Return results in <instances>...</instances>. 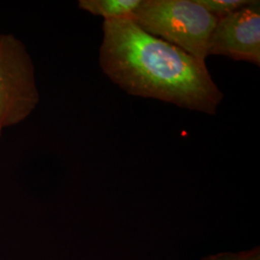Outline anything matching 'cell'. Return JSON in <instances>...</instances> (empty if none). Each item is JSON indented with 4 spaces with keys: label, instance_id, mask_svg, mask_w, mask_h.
Here are the masks:
<instances>
[{
    "label": "cell",
    "instance_id": "6da1fadb",
    "mask_svg": "<svg viewBox=\"0 0 260 260\" xmlns=\"http://www.w3.org/2000/svg\"><path fill=\"white\" fill-rule=\"evenodd\" d=\"M100 66L125 93L215 115L223 93L205 61L145 32L128 19L104 20Z\"/></svg>",
    "mask_w": 260,
    "mask_h": 260
},
{
    "label": "cell",
    "instance_id": "7a4b0ae2",
    "mask_svg": "<svg viewBox=\"0 0 260 260\" xmlns=\"http://www.w3.org/2000/svg\"><path fill=\"white\" fill-rule=\"evenodd\" d=\"M130 19L145 32L204 61L218 21L195 0H142Z\"/></svg>",
    "mask_w": 260,
    "mask_h": 260
},
{
    "label": "cell",
    "instance_id": "3957f363",
    "mask_svg": "<svg viewBox=\"0 0 260 260\" xmlns=\"http://www.w3.org/2000/svg\"><path fill=\"white\" fill-rule=\"evenodd\" d=\"M39 101L34 66L24 45L0 34V132L24 121Z\"/></svg>",
    "mask_w": 260,
    "mask_h": 260
},
{
    "label": "cell",
    "instance_id": "277c9868",
    "mask_svg": "<svg viewBox=\"0 0 260 260\" xmlns=\"http://www.w3.org/2000/svg\"><path fill=\"white\" fill-rule=\"evenodd\" d=\"M207 55L225 56L260 66V2L218 19L210 36Z\"/></svg>",
    "mask_w": 260,
    "mask_h": 260
},
{
    "label": "cell",
    "instance_id": "5b68a950",
    "mask_svg": "<svg viewBox=\"0 0 260 260\" xmlns=\"http://www.w3.org/2000/svg\"><path fill=\"white\" fill-rule=\"evenodd\" d=\"M142 0H79L78 7L104 20L128 19Z\"/></svg>",
    "mask_w": 260,
    "mask_h": 260
},
{
    "label": "cell",
    "instance_id": "8992f818",
    "mask_svg": "<svg viewBox=\"0 0 260 260\" xmlns=\"http://www.w3.org/2000/svg\"><path fill=\"white\" fill-rule=\"evenodd\" d=\"M208 13L218 19L234 13L251 4L252 0H195Z\"/></svg>",
    "mask_w": 260,
    "mask_h": 260
},
{
    "label": "cell",
    "instance_id": "52a82bcc",
    "mask_svg": "<svg viewBox=\"0 0 260 260\" xmlns=\"http://www.w3.org/2000/svg\"><path fill=\"white\" fill-rule=\"evenodd\" d=\"M201 260H260L259 247L240 251H222L209 254Z\"/></svg>",
    "mask_w": 260,
    "mask_h": 260
},
{
    "label": "cell",
    "instance_id": "ba28073f",
    "mask_svg": "<svg viewBox=\"0 0 260 260\" xmlns=\"http://www.w3.org/2000/svg\"><path fill=\"white\" fill-rule=\"evenodd\" d=\"M0 134H1V132H0Z\"/></svg>",
    "mask_w": 260,
    "mask_h": 260
}]
</instances>
